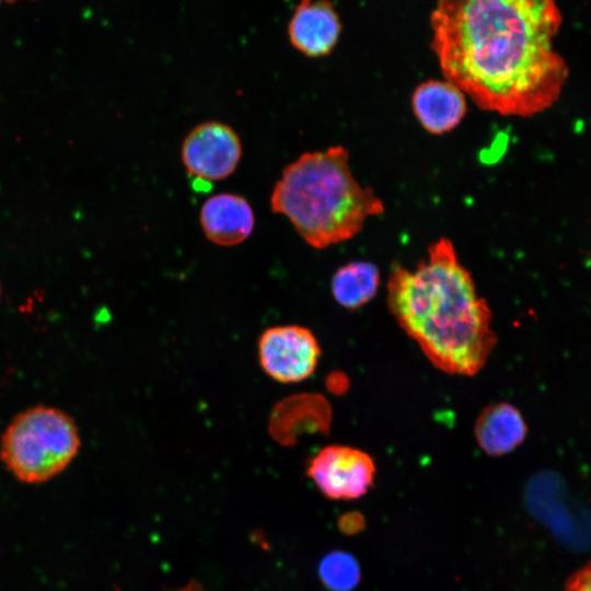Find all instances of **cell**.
I'll return each instance as SVG.
<instances>
[{
  "instance_id": "1",
  "label": "cell",
  "mask_w": 591,
  "mask_h": 591,
  "mask_svg": "<svg viewBox=\"0 0 591 591\" xmlns=\"http://www.w3.org/2000/svg\"><path fill=\"white\" fill-rule=\"evenodd\" d=\"M561 23L552 0H440L430 48L444 79L479 108L530 117L553 106L568 80L554 48Z\"/></svg>"
},
{
  "instance_id": "2",
  "label": "cell",
  "mask_w": 591,
  "mask_h": 591,
  "mask_svg": "<svg viewBox=\"0 0 591 591\" xmlns=\"http://www.w3.org/2000/svg\"><path fill=\"white\" fill-rule=\"evenodd\" d=\"M386 302L402 329L445 373L475 375L497 344L491 310L447 237L430 244L414 269L393 267Z\"/></svg>"
},
{
  "instance_id": "3",
  "label": "cell",
  "mask_w": 591,
  "mask_h": 591,
  "mask_svg": "<svg viewBox=\"0 0 591 591\" xmlns=\"http://www.w3.org/2000/svg\"><path fill=\"white\" fill-rule=\"evenodd\" d=\"M270 206L315 248L354 237L369 217L385 210L374 190L354 176L343 146L304 152L288 164L273 188Z\"/></svg>"
},
{
  "instance_id": "4",
  "label": "cell",
  "mask_w": 591,
  "mask_h": 591,
  "mask_svg": "<svg viewBox=\"0 0 591 591\" xmlns=\"http://www.w3.org/2000/svg\"><path fill=\"white\" fill-rule=\"evenodd\" d=\"M81 438L74 419L45 405L16 414L0 439V459L20 482L39 484L63 472L77 456Z\"/></svg>"
},
{
  "instance_id": "5",
  "label": "cell",
  "mask_w": 591,
  "mask_h": 591,
  "mask_svg": "<svg viewBox=\"0 0 591 591\" xmlns=\"http://www.w3.org/2000/svg\"><path fill=\"white\" fill-rule=\"evenodd\" d=\"M376 467L364 451L341 444L322 448L306 466V475L333 500H354L372 487Z\"/></svg>"
},
{
  "instance_id": "6",
  "label": "cell",
  "mask_w": 591,
  "mask_h": 591,
  "mask_svg": "<svg viewBox=\"0 0 591 591\" xmlns=\"http://www.w3.org/2000/svg\"><path fill=\"white\" fill-rule=\"evenodd\" d=\"M242 157V144L235 130L221 121L210 120L195 126L184 138L182 162L200 183L230 176Z\"/></svg>"
},
{
  "instance_id": "7",
  "label": "cell",
  "mask_w": 591,
  "mask_h": 591,
  "mask_svg": "<svg viewBox=\"0 0 591 591\" xmlns=\"http://www.w3.org/2000/svg\"><path fill=\"white\" fill-rule=\"evenodd\" d=\"M321 347L314 334L300 325L274 326L258 339L263 370L281 383L308 379L316 369Z\"/></svg>"
},
{
  "instance_id": "8",
  "label": "cell",
  "mask_w": 591,
  "mask_h": 591,
  "mask_svg": "<svg viewBox=\"0 0 591 591\" xmlns=\"http://www.w3.org/2000/svg\"><path fill=\"white\" fill-rule=\"evenodd\" d=\"M341 33L339 15L332 2L322 0L299 3L288 24L291 45L308 57L332 53Z\"/></svg>"
},
{
  "instance_id": "9",
  "label": "cell",
  "mask_w": 591,
  "mask_h": 591,
  "mask_svg": "<svg viewBox=\"0 0 591 591\" xmlns=\"http://www.w3.org/2000/svg\"><path fill=\"white\" fill-rule=\"evenodd\" d=\"M412 107L428 132L442 135L453 130L464 118L466 95L447 80L429 79L414 90Z\"/></svg>"
},
{
  "instance_id": "10",
  "label": "cell",
  "mask_w": 591,
  "mask_h": 591,
  "mask_svg": "<svg viewBox=\"0 0 591 591\" xmlns=\"http://www.w3.org/2000/svg\"><path fill=\"white\" fill-rule=\"evenodd\" d=\"M199 219L206 237L222 246L244 242L252 234L255 224L248 201L231 193L209 197L200 208Z\"/></svg>"
},
{
  "instance_id": "11",
  "label": "cell",
  "mask_w": 591,
  "mask_h": 591,
  "mask_svg": "<svg viewBox=\"0 0 591 591\" xmlns=\"http://www.w3.org/2000/svg\"><path fill=\"white\" fill-rule=\"evenodd\" d=\"M526 424L517 407L506 402L489 404L476 418L474 436L489 456L512 452L525 439Z\"/></svg>"
},
{
  "instance_id": "12",
  "label": "cell",
  "mask_w": 591,
  "mask_h": 591,
  "mask_svg": "<svg viewBox=\"0 0 591 591\" xmlns=\"http://www.w3.org/2000/svg\"><path fill=\"white\" fill-rule=\"evenodd\" d=\"M314 396H294L281 402L274 410L269 432L279 444L291 447L303 433L322 432L329 429V412H306Z\"/></svg>"
},
{
  "instance_id": "13",
  "label": "cell",
  "mask_w": 591,
  "mask_h": 591,
  "mask_svg": "<svg viewBox=\"0 0 591 591\" xmlns=\"http://www.w3.org/2000/svg\"><path fill=\"white\" fill-rule=\"evenodd\" d=\"M381 277L376 265L356 260L340 266L333 275L331 289L335 301L347 310H357L378 293Z\"/></svg>"
},
{
  "instance_id": "14",
  "label": "cell",
  "mask_w": 591,
  "mask_h": 591,
  "mask_svg": "<svg viewBox=\"0 0 591 591\" xmlns=\"http://www.w3.org/2000/svg\"><path fill=\"white\" fill-rule=\"evenodd\" d=\"M317 575L329 591H352L361 580L358 559L345 551H333L324 555L318 563Z\"/></svg>"
},
{
  "instance_id": "15",
  "label": "cell",
  "mask_w": 591,
  "mask_h": 591,
  "mask_svg": "<svg viewBox=\"0 0 591 591\" xmlns=\"http://www.w3.org/2000/svg\"><path fill=\"white\" fill-rule=\"evenodd\" d=\"M367 526L366 518L361 512L348 511L339 515L337 520L338 530L345 535H357L364 531Z\"/></svg>"
},
{
  "instance_id": "16",
  "label": "cell",
  "mask_w": 591,
  "mask_h": 591,
  "mask_svg": "<svg viewBox=\"0 0 591 591\" xmlns=\"http://www.w3.org/2000/svg\"><path fill=\"white\" fill-rule=\"evenodd\" d=\"M565 591H591V560L568 578Z\"/></svg>"
},
{
  "instance_id": "17",
  "label": "cell",
  "mask_w": 591,
  "mask_h": 591,
  "mask_svg": "<svg viewBox=\"0 0 591 591\" xmlns=\"http://www.w3.org/2000/svg\"><path fill=\"white\" fill-rule=\"evenodd\" d=\"M175 591H205V589L196 579H190L185 586Z\"/></svg>"
},
{
  "instance_id": "18",
  "label": "cell",
  "mask_w": 591,
  "mask_h": 591,
  "mask_svg": "<svg viewBox=\"0 0 591 591\" xmlns=\"http://www.w3.org/2000/svg\"><path fill=\"white\" fill-rule=\"evenodd\" d=\"M1 292H2V289H1V283H0V299H1Z\"/></svg>"
}]
</instances>
